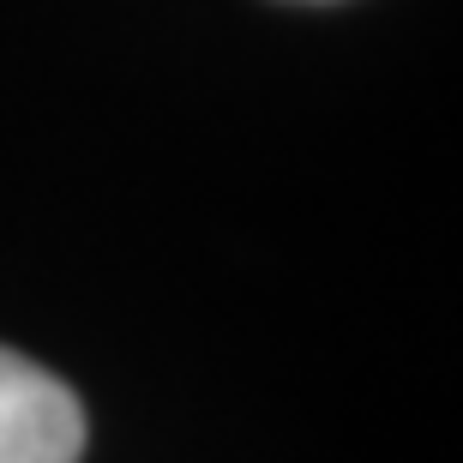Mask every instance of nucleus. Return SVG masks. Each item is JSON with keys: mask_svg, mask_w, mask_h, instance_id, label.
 <instances>
[{"mask_svg": "<svg viewBox=\"0 0 463 463\" xmlns=\"http://www.w3.org/2000/svg\"><path fill=\"white\" fill-rule=\"evenodd\" d=\"M85 410L67 379L0 349V463H79Z\"/></svg>", "mask_w": 463, "mask_h": 463, "instance_id": "1", "label": "nucleus"}]
</instances>
